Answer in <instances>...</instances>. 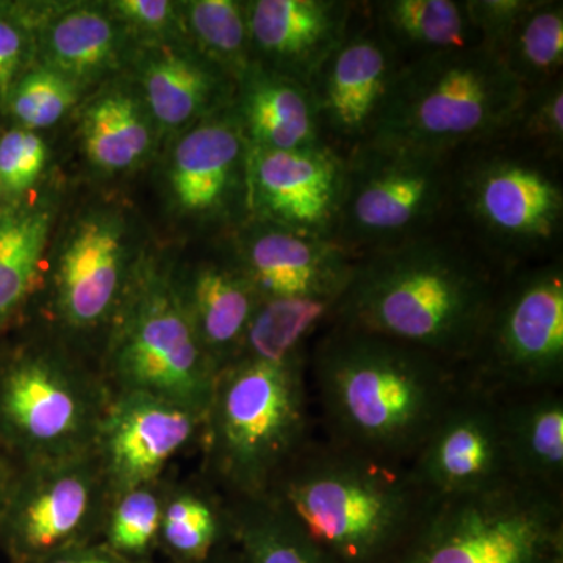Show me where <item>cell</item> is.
Instances as JSON below:
<instances>
[{"label":"cell","mask_w":563,"mask_h":563,"mask_svg":"<svg viewBox=\"0 0 563 563\" xmlns=\"http://www.w3.org/2000/svg\"><path fill=\"white\" fill-rule=\"evenodd\" d=\"M506 276L444 224L355 258L325 324L396 340L462 368Z\"/></svg>","instance_id":"cell-1"},{"label":"cell","mask_w":563,"mask_h":563,"mask_svg":"<svg viewBox=\"0 0 563 563\" xmlns=\"http://www.w3.org/2000/svg\"><path fill=\"white\" fill-rule=\"evenodd\" d=\"M307 369L325 439L406 465L462 387L457 366L336 324L317 333Z\"/></svg>","instance_id":"cell-2"},{"label":"cell","mask_w":563,"mask_h":563,"mask_svg":"<svg viewBox=\"0 0 563 563\" xmlns=\"http://www.w3.org/2000/svg\"><path fill=\"white\" fill-rule=\"evenodd\" d=\"M268 496L332 563H395L431 498L406 463L310 437Z\"/></svg>","instance_id":"cell-3"},{"label":"cell","mask_w":563,"mask_h":563,"mask_svg":"<svg viewBox=\"0 0 563 563\" xmlns=\"http://www.w3.org/2000/svg\"><path fill=\"white\" fill-rule=\"evenodd\" d=\"M110 398L99 362L44 322L0 340V453L13 465L95 450Z\"/></svg>","instance_id":"cell-4"},{"label":"cell","mask_w":563,"mask_h":563,"mask_svg":"<svg viewBox=\"0 0 563 563\" xmlns=\"http://www.w3.org/2000/svg\"><path fill=\"white\" fill-rule=\"evenodd\" d=\"M446 224L506 274L562 257L563 162L504 135L454 152Z\"/></svg>","instance_id":"cell-5"},{"label":"cell","mask_w":563,"mask_h":563,"mask_svg":"<svg viewBox=\"0 0 563 563\" xmlns=\"http://www.w3.org/2000/svg\"><path fill=\"white\" fill-rule=\"evenodd\" d=\"M307 354L284 362L240 358L214 380L201 444V474L229 498L265 496L313 435Z\"/></svg>","instance_id":"cell-6"},{"label":"cell","mask_w":563,"mask_h":563,"mask_svg":"<svg viewBox=\"0 0 563 563\" xmlns=\"http://www.w3.org/2000/svg\"><path fill=\"white\" fill-rule=\"evenodd\" d=\"M52 246L46 287L32 318L96 358L152 247L128 202L85 203Z\"/></svg>","instance_id":"cell-7"},{"label":"cell","mask_w":563,"mask_h":563,"mask_svg":"<svg viewBox=\"0 0 563 563\" xmlns=\"http://www.w3.org/2000/svg\"><path fill=\"white\" fill-rule=\"evenodd\" d=\"M525 88L483 46L406 63L368 144L454 154L499 135Z\"/></svg>","instance_id":"cell-8"},{"label":"cell","mask_w":563,"mask_h":563,"mask_svg":"<svg viewBox=\"0 0 563 563\" xmlns=\"http://www.w3.org/2000/svg\"><path fill=\"white\" fill-rule=\"evenodd\" d=\"M174 258L151 250L107 333L101 369L111 393L139 391L206 413L217 373L181 302Z\"/></svg>","instance_id":"cell-9"},{"label":"cell","mask_w":563,"mask_h":563,"mask_svg":"<svg viewBox=\"0 0 563 563\" xmlns=\"http://www.w3.org/2000/svg\"><path fill=\"white\" fill-rule=\"evenodd\" d=\"M395 563H563V496L512 481L431 499Z\"/></svg>","instance_id":"cell-10"},{"label":"cell","mask_w":563,"mask_h":563,"mask_svg":"<svg viewBox=\"0 0 563 563\" xmlns=\"http://www.w3.org/2000/svg\"><path fill=\"white\" fill-rule=\"evenodd\" d=\"M453 157L390 144L352 152L332 242L357 258L444 224Z\"/></svg>","instance_id":"cell-11"},{"label":"cell","mask_w":563,"mask_h":563,"mask_svg":"<svg viewBox=\"0 0 563 563\" xmlns=\"http://www.w3.org/2000/svg\"><path fill=\"white\" fill-rule=\"evenodd\" d=\"M461 373L496 396L563 388V255L504 276Z\"/></svg>","instance_id":"cell-12"},{"label":"cell","mask_w":563,"mask_h":563,"mask_svg":"<svg viewBox=\"0 0 563 563\" xmlns=\"http://www.w3.org/2000/svg\"><path fill=\"white\" fill-rule=\"evenodd\" d=\"M110 499L95 450L14 465L0 517V553L7 563H31L98 542Z\"/></svg>","instance_id":"cell-13"},{"label":"cell","mask_w":563,"mask_h":563,"mask_svg":"<svg viewBox=\"0 0 563 563\" xmlns=\"http://www.w3.org/2000/svg\"><path fill=\"white\" fill-rule=\"evenodd\" d=\"M162 151L163 196L174 220L220 239L250 217V144L233 103L174 136Z\"/></svg>","instance_id":"cell-14"},{"label":"cell","mask_w":563,"mask_h":563,"mask_svg":"<svg viewBox=\"0 0 563 563\" xmlns=\"http://www.w3.org/2000/svg\"><path fill=\"white\" fill-rule=\"evenodd\" d=\"M402 65L358 2L350 31L309 85L325 146L346 158L373 140Z\"/></svg>","instance_id":"cell-15"},{"label":"cell","mask_w":563,"mask_h":563,"mask_svg":"<svg viewBox=\"0 0 563 563\" xmlns=\"http://www.w3.org/2000/svg\"><path fill=\"white\" fill-rule=\"evenodd\" d=\"M409 466L431 499L512 483L499 396L473 387L462 377L461 390Z\"/></svg>","instance_id":"cell-16"},{"label":"cell","mask_w":563,"mask_h":563,"mask_svg":"<svg viewBox=\"0 0 563 563\" xmlns=\"http://www.w3.org/2000/svg\"><path fill=\"white\" fill-rule=\"evenodd\" d=\"M203 420L147 393H111L95 444L111 495L165 479L173 461L201 444Z\"/></svg>","instance_id":"cell-17"},{"label":"cell","mask_w":563,"mask_h":563,"mask_svg":"<svg viewBox=\"0 0 563 563\" xmlns=\"http://www.w3.org/2000/svg\"><path fill=\"white\" fill-rule=\"evenodd\" d=\"M344 179L346 162L331 147H250L247 218L332 242L342 209Z\"/></svg>","instance_id":"cell-18"},{"label":"cell","mask_w":563,"mask_h":563,"mask_svg":"<svg viewBox=\"0 0 563 563\" xmlns=\"http://www.w3.org/2000/svg\"><path fill=\"white\" fill-rule=\"evenodd\" d=\"M262 301L317 299L339 302L355 258L331 240L246 218L220 236ZM335 309V307H333Z\"/></svg>","instance_id":"cell-19"},{"label":"cell","mask_w":563,"mask_h":563,"mask_svg":"<svg viewBox=\"0 0 563 563\" xmlns=\"http://www.w3.org/2000/svg\"><path fill=\"white\" fill-rule=\"evenodd\" d=\"M129 74L150 109L162 147L174 136L232 106L235 81L187 40L143 44Z\"/></svg>","instance_id":"cell-20"},{"label":"cell","mask_w":563,"mask_h":563,"mask_svg":"<svg viewBox=\"0 0 563 563\" xmlns=\"http://www.w3.org/2000/svg\"><path fill=\"white\" fill-rule=\"evenodd\" d=\"M358 2L246 0L252 62L309 87L340 46Z\"/></svg>","instance_id":"cell-21"},{"label":"cell","mask_w":563,"mask_h":563,"mask_svg":"<svg viewBox=\"0 0 563 563\" xmlns=\"http://www.w3.org/2000/svg\"><path fill=\"white\" fill-rule=\"evenodd\" d=\"M195 261L174 263L181 302L207 358L220 374L239 357L262 299L225 244Z\"/></svg>","instance_id":"cell-22"},{"label":"cell","mask_w":563,"mask_h":563,"mask_svg":"<svg viewBox=\"0 0 563 563\" xmlns=\"http://www.w3.org/2000/svg\"><path fill=\"white\" fill-rule=\"evenodd\" d=\"M74 117L85 162L101 179L131 176L162 151L161 133L129 73L88 92Z\"/></svg>","instance_id":"cell-23"},{"label":"cell","mask_w":563,"mask_h":563,"mask_svg":"<svg viewBox=\"0 0 563 563\" xmlns=\"http://www.w3.org/2000/svg\"><path fill=\"white\" fill-rule=\"evenodd\" d=\"M135 49L107 2H68L36 32V62L87 92L128 73Z\"/></svg>","instance_id":"cell-24"},{"label":"cell","mask_w":563,"mask_h":563,"mask_svg":"<svg viewBox=\"0 0 563 563\" xmlns=\"http://www.w3.org/2000/svg\"><path fill=\"white\" fill-rule=\"evenodd\" d=\"M60 191L46 185L33 201L0 217V340L31 321L44 287Z\"/></svg>","instance_id":"cell-25"},{"label":"cell","mask_w":563,"mask_h":563,"mask_svg":"<svg viewBox=\"0 0 563 563\" xmlns=\"http://www.w3.org/2000/svg\"><path fill=\"white\" fill-rule=\"evenodd\" d=\"M233 110L251 150L325 146L310 88L258 63L252 62L235 81Z\"/></svg>","instance_id":"cell-26"},{"label":"cell","mask_w":563,"mask_h":563,"mask_svg":"<svg viewBox=\"0 0 563 563\" xmlns=\"http://www.w3.org/2000/svg\"><path fill=\"white\" fill-rule=\"evenodd\" d=\"M514 479L563 496V388L499 396Z\"/></svg>","instance_id":"cell-27"},{"label":"cell","mask_w":563,"mask_h":563,"mask_svg":"<svg viewBox=\"0 0 563 563\" xmlns=\"http://www.w3.org/2000/svg\"><path fill=\"white\" fill-rule=\"evenodd\" d=\"M232 543L228 496L201 473L185 481L166 477L158 558L165 563H202Z\"/></svg>","instance_id":"cell-28"},{"label":"cell","mask_w":563,"mask_h":563,"mask_svg":"<svg viewBox=\"0 0 563 563\" xmlns=\"http://www.w3.org/2000/svg\"><path fill=\"white\" fill-rule=\"evenodd\" d=\"M363 9L404 65L479 46L463 0H372Z\"/></svg>","instance_id":"cell-29"},{"label":"cell","mask_w":563,"mask_h":563,"mask_svg":"<svg viewBox=\"0 0 563 563\" xmlns=\"http://www.w3.org/2000/svg\"><path fill=\"white\" fill-rule=\"evenodd\" d=\"M229 503L233 543L246 563H332L268 496Z\"/></svg>","instance_id":"cell-30"},{"label":"cell","mask_w":563,"mask_h":563,"mask_svg":"<svg viewBox=\"0 0 563 563\" xmlns=\"http://www.w3.org/2000/svg\"><path fill=\"white\" fill-rule=\"evenodd\" d=\"M496 55L525 90L563 79L562 0H533Z\"/></svg>","instance_id":"cell-31"},{"label":"cell","mask_w":563,"mask_h":563,"mask_svg":"<svg viewBox=\"0 0 563 563\" xmlns=\"http://www.w3.org/2000/svg\"><path fill=\"white\" fill-rule=\"evenodd\" d=\"M333 307L335 303L317 299L262 301L252 318L236 361L255 358L284 362L307 354L310 336L324 328Z\"/></svg>","instance_id":"cell-32"},{"label":"cell","mask_w":563,"mask_h":563,"mask_svg":"<svg viewBox=\"0 0 563 563\" xmlns=\"http://www.w3.org/2000/svg\"><path fill=\"white\" fill-rule=\"evenodd\" d=\"M185 36L233 81L252 63L246 0H180Z\"/></svg>","instance_id":"cell-33"},{"label":"cell","mask_w":563,"mask_h":563,"mask_svg":"<svg viewBox=\"0 0 563 563\" xmlns=\"http://www.w3.org/2000/svg\"><path fill=\"white\" fill-rule=\"evenodd\" d=\"M165 479L111 495L101 533L111 551L132 562L158 563Z\"/></svg>","instance_id":"cell-34"},{"label":"cell","mask_w":563,"mask_h":563,"mask_svg":"<svg viewBox=\"0 0 563 563\" xmlns=\"http://www.w3.org/2000/svg\"><path fill=\"white\" fill-rule=\"evenodd\" d=\"M88 92L57 70L35 62L16 80L3 103V124L43 133L76 113Z\"/></svg>","instance_id":"cell-35"},{"label":"cell","mask_w":563,"mask_h":563,"mask_svg":"<svg viewBox=\"0 0 563 563\" xmlns=\"http://www.w3.org/2000/svg\"><path fill=\"white\" fill-rule=\"evenodd\" d=\"M51 147L43 133L18 125L0 128V217L20 210L43 191Z\"/></svg>","instance_id":"cell-36"},{"label":"cell","mask_w":563,"mask_h":563,"mask_svg":"<svg viewBox=\"0 0 563 563\" xmlns=\"http://www.w3.org/2000/svg\"><path fill=\"white\" fill-rule=\"evenodd\" d=\"M65 7V0H0V113L9 92L36 62V32Z\"/></svg>","instance_id":"cell-37"},{"label":"cell","mask_w":563,"mask_h":563,"mask_svg":"<svg viewBox=\"0 0 563 563\" xmlns=\"http://www.w3.org/2000/svg\"><path fill=\"white\" fill-rule=\"evenodd\" d=\"M499 135L544 157L563 162V79L526 90Z\"/></svg>","instance_id":"cell-38"},{"label":"cell","mask_w":563,"mask_h":563,"mask_svg":"<svg viewBox=\"0 0 563 563\" xmlns=\"http://www.w3.org/2000/svg\"><path fill=\"white\" fill-rule=\"evenodd\" d=\"M136 46L187 40L180 0H107Z\"/></svg>","instance_id":"cell-39"},{"label":"cell","mask_w":563,"mask_h":563,"mask_svg":"<svg viewBox=\"0 0 563 563\" xmlns=\"http://www.w3.org/2000/svg\"><path fill=\"white\" fill-rule=\"evenodd\" d=\"M479 46L498 54L533 0H463Z\"/></svg>","instance_id":"cell-40"},{"label":"cell","mask_w":563,"mask_h":563,"mask_svg":"<svg viewBox=\"0 0 563 563\" xmlns=\"http://www.w3.org/2000/svg\"><path fill=\"white\" fill-rule=\"evenodd\" d=\"M31 563H136L111 551L101 540L79 544Z\"/></svg>","instance_id":"cell-41"},{"label":"cell","mask_w":563,"mask_h":563,"mask_svg":"<svg viewBox=\"0 0 563 563\" xmlns=\"http://www.w3.org/2000/svg\"><path fill=\"white\" fill-rule=\"evenodd\" d=\"M13 463L0 453V517H2L3 504H5L7 490H9L11 473H13Z\"/></svg>","instance_id":"cell-42"},{"label":"cell","mask_w":563,"mask_h":563,"mask_svg":"<svg viewBox=\"0 0 563 563\" xmlns=\"http://www.w3.org/2000/svg\"><path fill=\"white\" fill-rule=\"evenodd\" d=\"M202 563H246V561H244L235 543H232L229 547L222 548L221 551H218L217 554L211 555V558Z\"/></svg>","instance_id":"cell-43"},{"label":"cell","mask_w":563,"mask_h":563,"mask_svg":"<svg viewBox=\"0 0 563 563\" xmlns=\"http://www.w3.org/2000/svg\"><path fill=\"white\" fill-rule=\"evenodd\" d=\"M0 128H2V118H0Z\"/></svg>","instance_id":"cell-44"}]
</instances>
